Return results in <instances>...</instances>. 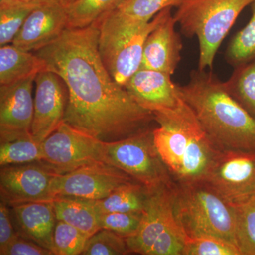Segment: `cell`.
Here are the masks:
<instances>
[{"mask_svg":"<svg viewBox=\"0 0 255 255\" xmlns=\"http://www.w3.org/2000/svg\"><path fill=\"white\" fill-rule=\"evenodd\" d=\"M97 23L67 28L56 40L34 52L46 70L61 78L68 91L64 122L105 143L153 128L155 117L112 78L98 50Z\"/></svg>","mask_w":255,"mask_h":255,"instance_id":"6da1fadb","label":"cell"},{"mask_svg":"<svg viewBox=\"0 0 255 255\" xmlns=\"http://www.w3.org/2000/svg\"><path fill=\"white\" fill-rule=\"evenodd\" d=\"M183 100L220 152L255 151V120L210 70H193L189 81L178 85Z\"/></svg>","mask_w":255,"mask_h":255,"instance_id":"7a4b0ae2","label":"cell"},{"mask_svg":"<svg viewBox=\"0 0 255 255\" xmlns=\"http://www.w3.org/2000/svg\"><path fill=\"white\" fill-rule=\"evenodd\" d=\"M153 139L174 184L205 182L220 152L187 102L176 110L154 112Z\"/></svg>","mask_w":255,"mask_h":255,"instance_id":"3957f363","label":"cell"},{"mask_svg":"<svg viewBox=\"0 0 255 255\" xmlns=\"http://www.w3.org/2000/svg\"><path fill=\"white\" fill-rule=\"evenodd\" d=\"M173 209L186 238L209 235L237 246L234 206L206 182L175 184Z\"/></svg>","mask_w":255,"mask_h":255,"instance_id":"277c9868","label":"cell"},{"mask_svg":"<svg viewBox=\"0 0 255 255\" xmlns=\"http://www.w3.org/2000/svg\"><path fill=\"white\" fill-rule=\"evenodd\" d=\"M166 9L149 22L132 21L115 10L96 21L99 53L109 73L122 86L140 68L146 38L163 18Z\"/></svg>","mask_w":255,"mask_h":255,"instance_id":"5b68a950","label":"cell"},{"mask_svg":"<svg viewBox=\"0 0 255 255\" xmlns=\"http://www.w3.org/2000/svg\"><path fill=\"white\" fill-rule=\"evenodd\" d=\"M253 0H182L174 14L183 35L199 41L198 69L212 70L223 40Z\"/></svg>","mask_w":255,"mask_h":255,"instance_id":"8992f818","label":"cell"},{"mask_svg":"<svg viewBox=\"0 0 255 255\" xmlns=\"http://www.w3.org/2000/svg\"><path fill=\"white\" fill-rule=\"evenodd\" d=\"M174 187H162L150 191L137 232L125 239L130 253L142 255H182L186 236L174 215Z\"/></svg>","mask_w":255,"mask_h":255,"instance_id":"52a82bcc","label":"cell"},{"mask_svg":"<svg viewBox=\"0 0 255 255\" xmlns=\"http://www.w3.org/2000/svg\"><path fill=\"white\" fill-rule=\"evenodd\" d=\"M153 129L105 143V162L122 169L150 191L175 184L156 148Z\"/></svg>","mask_w":255,"mask_h":255,"instance_id":"ba28073f","label":"cell"},{"mask_svg":"<svg viewBox=\"0 0 255 255\" xmlns=\"http://www.w3.org/2000/svg\"><path fill=\"white\" fill-rule=\"evenodd\" d=\"M38 163L52 172L64 174L105 162V142L63 122L41 143Z\"/></svg>","mask_w":255,"mask_h":255,"instance_id":"9c48e42d","label":"cell"},{"mask_svg":"<svg viewBox=\"0 0 255 255\" xmlns=\"http://www.w3.org/2000/svg\"><path fill=\"white\" fill-rule=\"evenodd\" d=\"M137 181L107 162L85 166L64 174H55L50 186L52 198L73 196L90 200L105 199L122 186Z\"/></svg>","mask_w":255,"mask_h":255,"instance_id":"30bf717a","label":"cell"},{"mask_svg":"<svg viewBox=\"0 0 255 255\" xmlns=\"http://www.w3.org/2000/svg\"><path fill=\"white\" fill-rule=\"evenodd\" d=\"M205 182L231 205L255 195V151L220 152Z\"/></svg>","mask_w":255,"mask_h":255,"instance_id":"8fae6325","label":"cell"},{"mask_svg":"<svg viewBox=\"0 0 255 255\" xmlns=\"http://www.w3.org/2000/svg\"><path fill=\"white\" fill-rule=\"evenodd\" d=\"M55 173L38 162L1 167V201L8 206L53 201L50 186Z\"/></svg>","mask_w":255,"mask_h":255,"instance_id":"7c38bea8","label":"cell"},{"mask_svg":"<svg viewBox=\"0 0 255 255\" xmlns=\"http://www.w3.org/2000/svg\"><path fill=\"white\" fill-rule=\"evenodd\" d=\"M36 77L0 85V143L31 135Z\"/></svg>","mask_w":255,"mask_h":255,"instance_id":"4fadbf2b","label":"cell"},{"mask_svg":"<svg viewBox=\"0 0 255 255\" xmlns=\"http://www.w3.org/2000/svg\"><path fill=\"white\" fill-rule=\"evenodd\" d=\"M34 114L32 137L41 144L64 122L67 102L65 83L49 70L40 72L35 78Z\"/></svg>","mask_w":255,"mask_h":255,"instance_id":"5bb4252c","label":"cell"},{"mask_svg":"<svg viewBox=\"0 0 255 255\" xmlns=\"http://www.w3.org/2000/svg\"><path fill=\"white\" fill-rule=\"evenodd\" d=\"M67 28L66 7L53 0L31 11L11 44L34 53L56 40Z\"/></svg>","mask_w":255,"mask_h":255,"instance_id":"9a60e30c","label":"cell"},{"mask_svg":"<svg viewBox=\"0 0 255 255\" xmlns=\"http://www.w3.org/2000/svg\"><path fill=\"white\" fill-rule=\"evenodd\" d=\"M124 87L139 105L152 114L176 110L185 103L171 75L162 72L140 68Z\"/></svg>","mask_w":255,"mask_h":255,"instance_id":"2e32d148","label":"cell"},{"mask_svg":"<svg viewBox=\"0 0 255 255\" xmlns=\"http://www.w3.org/2000/svg\"><path fill=\"white\" fill-rule=\"evenodd\" d=\"M172 9H166L163 18L146 38L140 66L171 76L180 62L183 47L180 35L176 31L177 22Z\"/></svg>","mask_w":255,"mask_h":255,"instance_id":"e0dca14e","label":"cell"},{"mask_svg":"<svg viewBox=\"0 0 255 255\" xmlns=\"http://www.w3.org/2000/svg\"><path fill=\"white\" fill-rule=\"evenodd\" d=\"M10 211L18 235L54 253L53 233L57 219L53 201L19 204L11 206Z\"/></svg>","mask_w":255,"mask_h":255,"instance_id":"ac0fdd59","label":"cell"},{"mask_svg":"<svg viewBox=\"0 0 255 255\" xmlns=\"http://www.w3.org/2000/svg\"><path fill=\"white\" fill-rule=\"evenodd\" d=\"M44 60L35 53L13 44L0 48V85H10L46 70Z\"/></svg>","mask_w":255,"mask_h":255,"instance_id":"d6986e66","label":"cell"},{"mask_svg":"<svg viewBox=\"0 0 255 255\" xmlns=\"http://www.w3.org/2000/svg\"><path fill=\"white\" fill-rule=\"evenodd\" d=\"M57 221H63L78 228L87 237L102 229L99 214L90 199L59 196L53 201Z\"/></svg>","mask_w":255,"mask_h":255,"instance_id":"ffe728a7","label":"cell"},{"mask_svg":"<svg viewBox=\"0 0 255 255\" xmlns=\"http://www.w3.org/2000/svg\"><path fill=\"white\" fill-rule=\"evenodd\" d=\"M150 190L138 182L122 186L100 200H91L99 215L113 212L143 213Z\"/></svg>","mask_w":255,"mask_h":255,"instance_id":"44dd1931","label":"cell"},{"mask_svg":"<svg viewBox=\"0 0 255 255\" xmlns=\"http://www.w3.org/2000/svg\"><path fill=\"white\" fill-rule=\"evenodd\" d=\"M223 85L228 93L255 120V60L234 68Z\"/></svg>","mask_w":255,"mask_h":255,"instance_id":"7402d4cb","label":"cell"},{"mask_svg":"<svg viewBox=\"0 0 255 255\" xmlns=\"http://www.w3.org/2000/svg\"><path fill=\"white\" fill-rule=\"evenodd\" d=\"M126 0H74L66 6L68 28L91 26L103 15L114 11Z\"/></svg>","mask_w":255,"mask_h":255,"instance_id":"603a6c76","label":"cell"},{"mask_svg":"<svg viewBox=\"0 0 255 255\" xmlns=\"http://www.w3.org/2000/svg\"><path fill=\"white\" fill-rule=\"evenodd\" d=\"M234 206L236 241L241 255H255V195Z\"/></svg>","mask_w":255,"mask_h":255,"instance_id":"cb8c5ba5","label":"cell"},{"mask_svg":"<svg viewBox=\"0 0 255 255\" xmlns=\"http://www.w3.org/2000/svg\"><path fill=\"white\" fill-rule=\"evenodd\" d=\"M251 5L249 22L233 36L225 54L226 61L233 68L255 60V0Z\"/></svg>","mask_w":255,"mask_h":255,"instance_id":"d4e9b609","label":"cell"},{"mask_svg":"<svg viewBox=\"0 0 255 255\" xmlns=\"http://www.w3.org/2000/svg\"><path fill=\"white\" fill-rule=\"evenodd\" d=\"M0 144L1 167L31 163L41 159V144L36 141L32 135Z\"/></svg>","mask_w":255,"mask_h":255,"instance_id":"484cf974","label":"cell"},{"mask_svg":"<svg viewBox=\"0 0 255 255\" xmlns=\"http://www.w3.org/2000/svg\"><path fill=\"white\" fill-rule=\"evenodd\" d=\"M182 0H126L115 9L132 21L149 22L167 7H177Z\"/></svg>","mask_w":255,"mask_h":255,"instance_id":"4316f807","label":"cell"},{"mask_svg":"<svg viewBox=\"0 0 255 255\" xmlns=\"http://www.w3.org/2000/svg\"><path fill=\"white\" fill-rule=\"evenodd\" d=\"M38 6L29 4L0 6V46L12 43L28 15Z\"/></svg>","mask_w":255,"mask_h":255,"instance_id":"83f0119b","label":"cell"},{"mask_svg":"<svg viewBox=\"0 0 255 255\" xmlns=\"http://www.w3.org/2000/svg\"><path fill=\"white\" fill-rule=\"evenodd\" d=\"M182 255H241L236 245L209 235L186 238Z\"/></svg>","mask_w":255,"mask_h":255,"instance_id":"f1b7e54d","label":"cell"},{"mask_svg":"<svg viewBox=\"0 0 255 255\" xmlns=\"http://www.w3.org/2000/svg\"><path fill=\"white\" fill-rule=\"evenodd\" d=\"M125 238L110 230L102 229L88 238L83 255H124L129 254Z\"/></svg>","mask_w":255,"mask_h":255,"instance_id":"f546056e","label":"cell"},{"mask_svg":"<svg viewBox=\"0 0 255 255\" xmlns=\"http://www.w3.org/2000/svg\"><path fill=\"white\" fill-rule=\"evenodd\" d=\"M85 233L63 221H57L53 233L55 255H79L86 245Z\"/></svg>","mask_w":255,"mask_h":255,"instance_id":"4dcf8cb0","label":"cell"},{"mask_svg":"<svg viewBox=\"0 0 255 255\" xmlns=\"http://www.w3.org/2000/svg\"><path fill=\"white\" fill-rule=\"evenodd\" d=\"M142 217V213H108L99 215V223L102 229L110 230L126 239L137 232Z\"/></svg>","mask_w":255,"mask_h":255,"instance_id":"1f68e13d","label":"cell"},{"mask_svg":"<svg viewBox=\"0 0 255 255\" xmlns=\"http://www.w3.org/2000/svg\"><path fill=\"white\" fill-rule=\"evenodd\" d=\"M1 255H55L50 250L18 235L4 249Z\"/></svg>","mask_w":255,"mask_h":255,"instance_id":"d6a6232c","label":"cell"},{"mask_svg":"<svg viewBox=\"0 0 255 255\" xmlns=\"http://www.w3.org/2000/svg\"><path fill=\"white\" fill-rule=\"evenodd\" d=\"M4 203H0V251L11 243L18 233L15 230L11 211Z\"/></svg>","mask_w":255,"mask_h":255,"instance_id":"836d02e7","label":"cell"},{"mask_svg":"<svg viewBox=\"0 0 255 255\" xmlns=\"http://www.w3.org/2000/svg\"><path fill=\"white\" fill-rule=\"evenodd\" d=\"M53 0H2L0 1V6L9 4H29L41 6Z\"/></svg>","mask_w":255,"mask_h":255,"instance_id":"e575fe53","label":"cell"},{"mask_svg":"<svg viewBox=\"0 0 255 255\" xmlns=\"http://www.w3.org/2000/svg\"><path fill=\"white\" fill-rule=\"evenodd\" d=\"M60 2H61V4L64 5V6L66 7L68 5L70 4V3L73 2L74 0H59Z\"/></svg>","mask_w":255,"mask_h":255,"instance_id":"d590c367","label":"cell"},{"mask_svg":"<svg viewBox=\"0 0 255 255\" xmlns=\"http://www.w3.org/2000/svg\"><path fill=\"white\" fill-rule=\"evenodd\" d=\"M2 1V0H0V1Z\"/></svg>","mask_w":255,"mask_h":255,"instance_id":"8d00e7d4","label":"cell"}]
</instances>
